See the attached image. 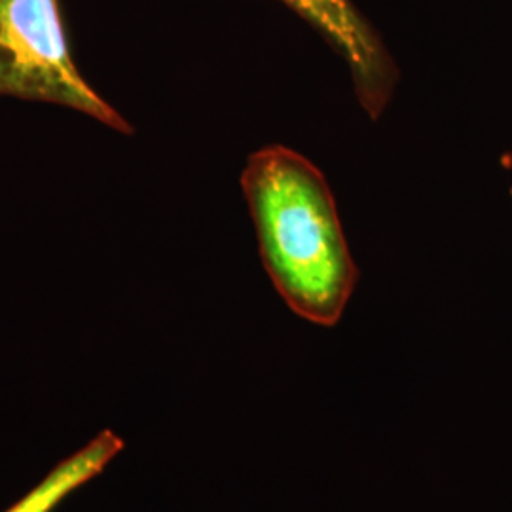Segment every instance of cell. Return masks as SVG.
I'll list each match as a JSON object with an SVG mask.
<instances>
[{
  "instance_id": "cell-3",
  "label": "cell",
  "mask_w": 512,
  "mask_h": 512,
  "mask_svg": "<svg viewBox=\"0 0 512 512\" xmlns=\"http://www.w3.org/2000/svg\"><path fill=\"white\" fill-rule=\"evenodd\" d=\"M313 25L330 46L346 59L355 93L376 120L384 112L395 84L397 69L376 31L351 0H281Z\"/></svg>"
},
{
  "instance_id": "cell-2",
  "label": "cell",
  "mask_w": 512,
  "mask_h": 512,
  "mask_svg": "<svg viewBox=\"0 0 512 512\" xmlns=\"http://www.w3.org/2000/svg\"><path fill=\"white\" fill-rule=\"evenodd\" d=\"M0 97L54 103L131 131L78 73L57 0H0Z\"/></svg>"
},
{
  "instance_id": "cell-1",
  "label": "cell",
  "mask_w": 512,
  "mask_h": 512,
  "mask_svg": "<svg viewBox=\"0 0 512 512\" xmlns=\"http://www.w3.org/2000/svg\"><path fill=\"white\" fill-rule=\"evenodd\" d=\"M275 291L304 321L334 327L359 272L325 175L291 148L255 152L241 177Z\"/></svg>"
},
{
  "instance_id": "cell-4",
  "label": "cell",
  "mask_w": 512,
  "mask_h": 512,
  "mask_svg": "<svg viewBox=\"0 0 512 512\" xmlns=\"http://www.w3.org/2000/svg\"><path fill=\"white\" fill-rule=\"evenodd\" d=\"M124 450V440L105 429L69 458L57 463L37 486L6 512H54L69 495L101 475Z\"/></svg>"
}]
</instances>
